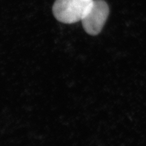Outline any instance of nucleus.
<instances>
[{"mask_svg":"<svg viewBox=\"0 0 146 146\" xmlns=\"http://www.w3.org/2000/svg\"><path fill=\"white\" fill-rule=\"evenodd\" d=\"M93 0H56L52 11L61 23L72 24L82 21L88 12Z\"/></svg>","mask_w":146,"mask_h":146,"instance_id":"f257e3e1","label":"nucleus"},{"mask_svg":"<svg viewBox=\"0 0 146 146\" xmlns=\"http://www.w3.org/2000/svg\"><path fill=\"white\" fill-rule=\"evenodd\" d=\"M109 15V7L104 0H93L88 12L82 19L84 30L91 35L101 32Z\"/></svg>","mask_w":146,"mask_h":146,"instance_id":"f03ea898","label":"nucleus"}]
</instances>
